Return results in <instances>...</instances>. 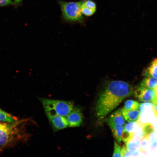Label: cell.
I'll return each mask as SVG.
<instances>
[{
	"label": "cell",
	"mask_w": 157,
	"mask_h": 157,
	"mask_svg": "<svg viewBox=\"0 0 157 157\" xmlns=\"http://www.w3.org/2000/svg\"><path fill=\"white\" fill-rule=\"evenodd\" d=\"M109 126L115 138L118 143H120L122 140L121 135L124 126L119 124H114Z\"/></svg>",
	"instance_id": "11"
},
{
	"label": "cell",
	"mask_w": 157,
	"mask_h": 157,
	"mask_svg": "<svg viewBox=\"0 0 157 157\" xmlns=\"http://www.w3.org/2000/svg\"><path fill=\"white\" fill-rule=\"evenodd\" d=\"M46 114H55L66 117L73 109L72 101H64L38 97Z\"/></svg>",
	"instance_id": "2"
},
{
	"label": "cell",
	"mask_w": 157,
	"mask_h": 157,
	"mask_svg": "<svg viewBox=\"0 0 157 157\" xmlns=\"http://www.w3.org/2000/svg\"><path fill=\"white\" fill-rule=\"evenodd\" d=\"M154 90L155 92L156 95V103H157V85L156 86V87L154 89Z\"/></svg>",
	"instance_id": "27"
},
{
	"label": "cell",
	"mask_w": 157,
	"mask_h": 157,
	"mask_svg": "<svg viewBox=\"0 0 157 157\" xmlns=\"http://www.w3.org/2000/svg\"><path fill=\"white\" fill-rule=\"evenodd\" d=\"M66 117L69 127H77L81 125L83 120V115L81 108L78 106H74Z\"/></svg>",
	"instance_id": "5"
},
{
	"label": "cell",
	"mask_w": 157,
	"mask_h": 157,
	"mask_svg": "<svg viewBox=\"0 0 157 157\" xmlns=\"http://www.w3.org/2000/svg\"><path fill=\"white\" fill-rule=\"evenodd\" d=\"M139 138L133 136L126 142V146L127 149L132 152H136L139 151L140 145V140Z\"/></svg>",
	"instance_id": "10"
},
{
	"label": "cell",
	"mask_w": 157,
	"mask_h": 157,
	"mask_svg": "<svg viewBox=\"0 0 157 157\" xmlns=\"http://www.w3.org/2000/svg\"><path fill=\"white\" fill-rule=\"evenodd\" d=\"M152 110L156 117L157 118V103L153 104Z\"/></svg>",
	"instance_id": "24"
},
{
	"label": "cell",
	"mask_w": 157,
	"mask_h": 157,
	"mask_svg": "<svg viewBox=\"0 0 157 157\" xmlns=\"http://www.w3.org/2000/svg\"><path fill=\"white\" fill-rule=\"evenodd\" d=\"M144 73L146 76L157 78V58L153 60Z\"/></svg>",
	"instance_id": "12"
},
{
	"label": "cell",
	"mask_w": 157,
	"mask_h": 157,
	"mask_svg": "<svg viewBox=\"0 0 157 157\" xmlns=\"http://www.w3.org/2000/svg\"><path fill=\"white\" fill-rule=\"evenodd\" d=\"M46 115L54 132L69 127L68 123L65 117L55 114Z\"/></svg>",
	"instance_id": "6"
},
{
	"label": "cell",
	"mask_w": 157,
	"mask_h": 157,
	"mask_svg": "<svg viewBox=\"0 0 157 157\" xmlns=\"http://www.w3.org/2000/svg\"><path fill=\"white\" fill-rule=\"evenodd\" d=\"M96 10V9H91L86 7L83 3L81 6V13L86 16H89L92 15L95 13Z\"/></svg>",
	"instance_id": "19"
},
{
	"label": "cell",
	"mask_w": 157,
	"mask_h": 157,
	"mask_svg": "<svg viewBox=\"0 0 157 157\" xmlns=\"http://www.w3.org/2000/svg\"><path fill=\"white\" fill-rule=\"evenodd\" d=\"M140 123L141 124L142 133V140L143 139L148 140L151 134L153 133L154 131L153 126L150 123H142L140 122Z\"/></svg>",
	"instance_id": "13"
},
{
	"label": "cell",
	"mask_w": 157,
	"mask_h": 157,
	"mask_svg": "<svg viewBox=\"0 0 157 157\" xmlns=\"http://www.w3.org/2000/svg\"><path fill=\"white\" fill-rule=\"evenodd\" d=\"M83 4L86 7L92 9H96V4L95 2L91 0L84 1Z\"/></svg>",
	"instance_id": "22"
},
{
	"label": "cell",
	"mask_w": 157,
	"mask_h": 157,
	"mask_svg": "<svg viewBox=\"0 0 157 157\" xmlns=\"http://www.w3.org/2000/svg\"><path fill=\"white\" fill-rule=\"evenodd\" d=\"M157 85V78L147 76L141 83L140 86L144 88L154 89Z\"/></svg>",
	"instance_id": "14"
},
{
	"label": "cell",
	"mask_w": 157,
	"mask_h": 157,
	"mask_svg": "<svg viewBox=\"0 0 157 157\" xmlns=\"http://www.w3.org/2000/svg\"><path fill=\"white\" fill-rule=\"evenodd\" d=\"M134 133L130 132L124 129L121 135L122 140L124 142H126L129 139L132 137Z\"/></svg>",
	"instance_id": "20"
},
{
	"label": "cell",
	"mask_w": 157,
	"mask_h": 157,
	"mask_svg": "<svg viewBox=\"0 0 157 157\" xmlns=\"http://www.w3.org/2000/svg\"><path fill=\"white\" fill-rule=\"evenodd\" d=\"M122 112L125 120L128 122L137 121L140 115V112L138 109L126 110L122 109Z\"/></svg>",
	"instance_id": "9"
},
{
	"label": "cell",
	"mask_w": 157,
	"mask_h": 157,
	"mask_svg": "<svg viewBox=\"0 0 157 157\" xmlns=\"http://www.w3.org/2000/svg\"><path fill=\"white\" fill-rule=\"evenodd\" d=\"M84 1L67 2L60 1V4L63 16L67 21L71 22H81L83 19L81 7Z\"/></svg>",
	"instance_id": "3"
},
{
	"label": "cell",
	"mask_w": 157,
	"mask_h": 157,
	"mask_svg": "<svg viewBox=\"0 0 157 157\" xmlns=\"http://www.w3.org/2000/svg\"><path fill=\"white\" fill-rule=\"evenodd\" d=\"M122 110L121 108H119L109 116L107 120L109 126L115 124L123 126L125 124V121L122 115Z\"/></svg>",
	"instance_id": "8"
},
{
	"label": "cell",
	"mask_w": 157,
	"mask_h": 157,
	"mask_svg": "<svg viewBox=\"0 0 157 157\" xmlns=\"http://www.w3.org/2000/svg\"><path fill=\"white\" fill-rule=\"evenodd\" d=\"M13 4L12 0H0V6H3Z\"/></svg>",
	"instance_id": "23"
},
{
	"label": "cell",
	"mask_w": 157,
	"mask_h": 157,
	"mask_svg": "<svg viewBox=\"0 0 157 157\" xmlns=\"http://www.w3.org/2000/svg\"><path fill=\"white\" fill-rule=\"evenodd\" d=\"M114 150L113 157H121V148L116 141H114Z\"/></svg>",
	"instance_id": "21"
},
{
	"label": "cell",
	"mask_w": 157,
	"mask_h": 157,
	"mask_svg": "<svg viewBox=\"0 0 157 157\" xmlns=\"http://www.w3.org/2000/svg\"><path fill=\"white\" fill-rule=\"evenodd\" d=\"M151 145V147L152 148L156 147V145H157V143L156 141H154V140H153V141L152 142Z\"/></svg>",
	"instance_id": "25"
},
{
	"label": "cell",
	"mask_w": 157,
	"mask_h": 157,
	"mask_svg": "<svg viewBox=\"0 0 157 157\" xmlns=\"http://www.w3.org/2000/svg\"><path fill=\"white\" fill-rule=\"evenodd\" d=\"M16 118L0 108V122L13 123L17 121Z\"/></svg>",
	"instance_id": "15"
},
{
	"label": "cell",
	"mask_w": 157,
	"mask_h": 157,
	"mask_svg": "<svg viewBox=\"0 0 157 157\" xmlns=\"http://www.w3.org/2000/svg\"><path fill=\"white\" fill-rule=\"evenodd\" d=\"M137 122H129L125 124L124 129L126 130L133 133H134L141 126L140 123L138 121Z\"/></svg>",
	"instance_id": "17"
},
{
	"label": "cell",
	"mask_w": 157,
	"mask_h": 157,
	"mask_svg": "<svg viewBox=\"0 0 157 157\" xmlns=\"http://www.w3.org/2000/svg\"><path fill=\"white\" fill-rule=\"evenodd\" d=\"M140 104L138 102L135 100H128L125 102L122 109L126 110L138 109Z\"/></svg>",
	"instance_id": "16"
},
{
	"label": "cell",
	"mask_w": 157,
	"mask_h": 157,
	"mask_svg": "<svg viewBox=\"0 0 157 157\" xmlns=\"http://www.w3.org/2000/svg\"><path fill=\"white\" fill-rule=\"evenodd\" d=\"M140 151L136 152H132L129 150L126 145H124L121 149V156H132L137 155Z\"/></svg>",
	"instance_id": "18"
},
{
	"label": "cell",
	"mask_w": 157,
	"mask_h": 157,
	"mask_svg": "<svg viewBox=\"0 0 157 157\" xmlns=\"http://www.w3.org/2000/svg\"><path fill=\"white\" fill-rule=\"evenodd\" d=\"M22 0H14V3L16 4H20L22 1Z\"/></svg>",
	"instance_id": "26"
},
{
	"label": "cell",
	"mask_w": 157,
	"mask_h": 157,
	"mask_svg": "<svg viewBox=\"0 0 157 157\" xmlns=\"http://www.w3.org/2000/svg\"><path fill=\"white\" fill-rule=\"evenodd\" d=\"M17 124L16 122L11 124L0 123V146H4L7 143L12 131Z\"/></svg>",
	"instance_id": "7"
},
{
	"label": "cell",
	"mask_w": 157,
	"mask_h": 157,
	"mask_svg": "<svg viewBox=\"0 0 157 157\" xmlns=\"http://www.w3.org/2000/svg\"><path fill=\"white\" fill-rule=\"evenodd\" d=\"M133 86L127 82L119 80L108 83L100 93L97 101L95 113L101 120L115 109L122 101L134 94Z\"/></svg>",
	"instance_id": "1"
},
{
	"label": "cell",
	"mask_w": 157,
	"mask_h": 157,
	"mask_svg": "<svg viewBox=\"0 0 157 157\" xmlns=\"http://www.w3.org/2000/svg\"><path fill=\"white\" fill-rule=\"evenodd\" d=\"M134 94L138 99L143 102L156 103V95L155 90L139 86L134 90Z\"/></svg>",
	"instance_id": "4"
}]
</instances>
